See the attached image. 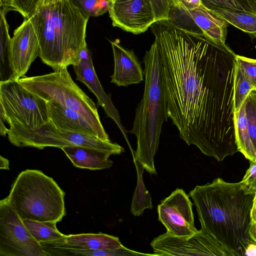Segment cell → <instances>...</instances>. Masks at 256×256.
I'll return each mask as SVG.
<instances>
[{"mask_svg":"<svg viewBox=\"0 0 256 256\" xmlns=\"http://www.w3.org/2000/svg\"><path fill=\"white\" fill-rule=\"evenodd\" d=\"M234 121L236 140L238 152L249 161H252V152L248 130L246 101L240 108L235 112Z\"/></svg>","mask_w":256,"mask_h":256,"instance_id":"603a6c76","label":"cell"},{"mask_svg":"<svg viewBox=\"0 0 256 256\" xmlns=\"http://www.w3.org/2000/svg\"><path fill=\"white\" fill-rule=\"evenodd\" d=\"M110 42L114 59L111 82L118 86H127L143 81L144 70L134 52L122 47L118 39Z\"/></svg>","mask_w":256,"mask_h":256,"instance_id":"9a60e30c","label":"cell"},{"mask_svg":"<svg viewBox=\"0 0 256 256\" xmlns=\"http://www.w3.org/2000/svg\"><path fill=\"white\" fill-rule=\"evenodd\" d=\"M8 137L10 142L18 147L30 146L38 149L46 147L62 148L78 146L111 152L114 154L124 152V148L116 143L98 137L76 132L61 130L49 120L36 131L18 127H9Z\"/></svg>","mask_w":256,"mask_h":256,"instance_id":"ba28073f","label":"cell"},{"mask_svg":"<svg viewBox=\"0 0 256 256\" xmlns=\"http://www.w3.org/2000/svg\"></svg>","mask_w":256,"mask_h":256,"instance_id":"74e56055","label":"cell"},{"mask_svg":"<svg viewBox=\"0 0 256 256\" xmlns=\"http://www.w3.org/2000/svg\"><path fill=\"white\" fill-rule=\"evenodd\" d=\"M86 17L101 16L108 12L112 0H70Z\"/></svg>","mask_w":256,"mask_h":256,"instance_id":"83f0119b","label":"cell"},{"mask_svg":"<svg viewBox=\"0 0 256 256\" xmlns=\"http://www.w3.org/2000/svg\"><path fill=\"white\" fill-rule=\"evenodd\" d=\"M0 111L9 127L31 131L40 129L50 120L47 102L17 80L0 82Z\"/></svg>","mask_w":256,"mask_h":256,"instance_id":"52a82bcc","label":"cell"},{"mask_svg":"<svg viewBox=\"0 0 256 256\" xmlns=\"http://www.w3.org/2000/svg\"><path fill=\"white\" fill-rule=\"evenodd\" d=\"M76 80L84 84L96 97L98 104L103 108L106 116L112 118L122 132L128 144L126 130L122 126L118 110L113 104L110 95L104 92L94 70L92 54L87 45L80 51L73 65Z\"/></svg>","mask_w":256,"mask_h":256,"instance_id":"4fadbf2b","label":"cell"},{"mask_svg":"<svg viewBox=\"0 0 256 256\" xmlns=\"http://www.w3.org/2000/svg\"><path fill=\"white\" fill-rule=\"evenodd\" d=\"M39 243L43 250L48 248L115 250L124 246L117 236L103 233L65 235L60 239Z\"/></svg>","mask_w":256,"mask_h":256,"instance_id":"2e32d148","label":"cell"},{"mask_svg":"<svg viewBox=\"0 0 256 256\" xmlns=\"http://www.w3.org/2000/svg\"><path fill=\"white\" fill-rule=\"evenodd\" d=\"M61 150L78 168L102 170L110 168L113 164L109 158L114 154L110 151L78 146H64Z\"/></svg>","mask_w":256,"mask_h":256,"instance_id":"d6986e66","label":"cell"},{"mask_svg":"<svg viewBox=\"0 0 256 256\" xmlns=\"http://www.w3.org/2000/svg\"><path fill=\"white\" fill-rule=\"evenodd\" d=\"M0 168L1 169H9V162L8 160L4 158L2 156H0Z\"/></svg>","mask_w":256,"mask_h":256,"instance_id":"d590c367","label":"cell"},{"mask_svg":"<svg viewBox=\"0 0 256 256\" xmlns=\"http://www.w3.org/2000/svg\"><path fill=\"white\" fill-rule=\"evenodd\" d=\"M10 55L14 78L24 76L32 62L40 56V45L33 25L25 20L14 32L10 42Z\"/></svg>","mask_w":256,"mask_h":256,"instance_id":"5bb4252c","label":"cell"},{"mask_svg":"<svg viewBox=\"0 0 256 256\" xmlns=\"http://www.w3.org/2000/svg\"><path fill=\"white\" fill-rule=\"evenodd\" d=\"M0 256H47L7 197L0 201Z\"/></svg>","mask_w":256,"mask_h":256,"instance_id":"9c48e42d","label":"cell"},{"mask_svg":"<svg viewBox=\"0 0 256 256\" xmlns=\"http://www.w3.org/2000/svg\"><path fill=\"white\" fill-rule=\"evenodd\" d=\"M47 104L50 120L58 128L110 141L108 134L101 132L78 112L56 102H47Z\"/></svg>","mask_w":256,"mask_h":256,"instance_id":"e0dca14e","label":"cell"},{"mask_svg":"<svg viewBox=\"0 0 256 256\" xmlns=\"http://www.w3.org/2000/svg\"><path fill=\"white\" fill-rule=\"evenodd\" d=\"M64 195L52 178L26 170L18 176L7 198L22 220L58 222L66 215Z\"/></svg>","mask_w":256,"mask_h":256,"instance_id":"5b68a950","label":"cell"},{"mask_svg":"<svg viewBox=\"0 0 256 256\" xmlns=\"http://www.w3.org/2000/svg\"><path fill=\"white\" fill-rule=\"evenodd\" d=\"M137 173V183L132 198L130 212L134 216H140L146 209L153 208L151 194L146 189L142 174L144 170L143 166L137 161H134Z\"/></svg>","mask_w":256,"mask_h":256,"instance_id":"7402d4cb","label":"cell"},{"mask_svg":"<svg viewBox=\"0 0 256 256\" xmlns=\"http://www.w3.org/2000/svg\"><path fill=\"white\" fill-rule=\"evenodd\" d=\"M192 206L188 195L177 188L158 205V220L171 235L192 236L198 230L194 226Z\"/></svg>","mask_w":256,"mask_h":256,"instance_id":"8fae6325","label":"cell"},{"mask_svg":"<svg viewBox=\"0 0 256 256\" xmlns=\"http://www.w3.org/2000/svg\"><path fill=\"white\" fill-rule=\"evenodd\" d=\"M144 92L136 109L130 133L137 140L134 161L138 162L148 172L156 174L154 164L164 122L168 114L162 82L158 49L154 42L144 57Z\"/></svg>","mask_w":256,"mask_h":256,"instance_id":"277c9868","label":"cell"},{"mask_svg":"<svg viewBox=\"0 0 256 256\" xmlns=\"http://www.w3.org/2000/svg\"><path fill=\"white\" fill-rule=\"evenodd\" d=\"M209 10L216 8L256 14V0H201Z\"/></svg>","mask_w":256,"mask_h":256,"instance_id":"484cf974","label":"cell"},{"mask_svg":"<svg viewBox=\"0 0 256 256\" xmlns=\"http://www.w3.org/2000/svg\"><path fill=\"white\" fill-rule=\"evenodd\" d=\"M151 26L159 53L168 116L180 138L219 162L238 152L236 54L201 32L168 20L157 21Z\"/></svg>","mask_w":256,"mask_h":256,"instance_id":"6da1fadb","label":"cell"},{"mask_svg":"<svg viewBox=\"0 0 256 256\" xmlns=\"http://www.w3.org/2000/svg\"><path fill=\"white\" fill-rule=\"evenodd\" d=\"M44 1V0H13V8L26 19H30L36 13Z\"/></svg>","mask_w":256,"mask_h":256,"instance_id":"f1b7e54d","label":"cell"},{"mask_svg":"<svg viewBox=\"0 0 256 256\" xmlns=\"http://www.w3.org/2000/svg\"><path fill=\"white\" fill-rule=\"evenodd\" d=\"M179 9L194 22L197 28L206 38L217 44L222 46L226 45V39L228 23L225 20L216 16L202 4L193 9Z\"/></svg>","mask_w":256,"mask_h":256,"instance_id":"ac0fdd59","label":"cell"},{"mask_svg":"<svg viewBox=\"0 0 256 256\" xmlns=\"http://www.w3.org/2000/svg\"><path fill=\"white\" fill-rule=\"evenodd\" d=\"M236 60L244 68L246 74L256 90V59L236 54Z\"/></svg>","mask_w":256,"mask_h":256,"instance_id":"1f68e13d","label":"cell"},{"mask_svg":"<svg viewBox=\"0 0 256 256\" xmlns=\"http://www.w3.org/2000/svg\"><path fill=\"white\" fill-rule=\"evenodd\" d=\"M250 232L252 238L256 243V193L254 194L251 210V222Z\"/></svg>","mask_w":256,"mask_h":256,"instance_id":"d6a6232c","label":"cell"},{"mask_svg":"<svg viewBox=\"0 0 256 256\" xmlns=\"http://www.w3.org/2000/svg\"><path fill=\"white\" fill-rule=\"evenodd\" d=\"M250 162V166L240 183L245 193H256V162Z\"/></svg>","mask_w":256,"mask_h":256,"instance_id":"f546056e","label":"cell"},{"mask_svg":"<svg viewBox=\"0 0 256 256\" xmlns=\"http://www.w3.org/2000/svg\"><path fill=\"white\" fill-rule=\"evenodd\" d=\"M18 80L46 102H56L78 112L101 132L108 134L95 104L74 82L67 68L42 76H24Z\"/></svg>","mask_w":256,"mask_h":256,"instance_id":"8992f818","label":"cell"},{"mask_svg":"<svg viewBox=\"0 0 256 256\" xmlns=\"http://www.w3.org/2000/svg\"><path fill=\"white\" fill-rule=\"evenodd\" d=\"M0 13L6 14L10 10H14L13 0H0Z\"/></svg>","mask_w":256,"mask_h":256,"instance_id":"836d02e7","label":"cell"},{"mask_svg":"<svg viewBox=\"0 0 256 256\" xmlns=\"http://www.w3.org/2000/svg\"><path fill=\"white\" fill-rule=\"evenodd\" d=\"M88 18L70 0H44L31 21L40 45V58L54 70L76 62L86 46Z\"/></svg>","mask_w":256,"mask_h":256,"instance_id":"3957f363","label":"cell"},{"mask_svg":"<svg viewBox=\"0 0 256 256\" xmlns=\"http://www.w3.org/2000/svg\"><path fill=\"white\" fill-rule=\"evenodd\" d=\"M156 21L168 20L172 8L170 0H150Z\"/></svg>","mask_w":256,"mask_h":256,"instance_id":"4dcf8cb0","label":"cell"},{"mask_svg":"<svg viewBox=\"0 0 256 256\" xmlns=\"http://www.w3.org/2000/svg\"><path fill=\"white\" fill-rule=\"evenodd\" d=\"M108 12L114 26L136 34L156 22L150 0H112Z\"/></svg>","mask_w":256,"mask_h":256,"instance_id":"7c38bea8","label":"cell"},{"mask_svg":"<svg viewBox=\"0 0 256 256\" xmlns=\"http://www.w3.org/2000/svg\"><path fill=\"white\" fill-rule=\"evenodd\" d=\"M194 202L201 229L230 250L234 256L256 249L250 228L254 194L245 193L240 182L218 178L196 186L188 193Z\"/></svg>","mask_w":256,"mask_h":256,"instance_id":"7a4b0ae2","label":"cell"},{"mask_svg":"<svg viewBox=\"0 0 256 256\" xmlns=\"http://www.w3.org/2000/svg\"><path fill=\"white\" fill-rule=\"evenodd\" d=\"M216 16L256 38V14L216 8L210 10Z\"/></svg>","mask_w":256,"mask_h":256,"instance_id":"ffe728a7","label":"cell"},{"mask_svg":"<svg viewBox=\"0 0 256 256\" xmlns=\"http://www.w3.org/2000/svg\"><path fill=\"white\" fill-rule=\"evenodd\" d=\"M6 122L4 116L2 112L0 111V134L2 136H6L8 134L9 128H8L5 125Z\"/></svg>","mask_w":256,"mask_h":256,"instance_id":"e575fe53","label":"cell"},{"mask_svg":"<svg viewBox=\"0 0 256 256\" xmlns=\"http://www.w3.org/2000/svg\"><path fill=\"white\" fill-rule=\"evenodd\" d=\"M248 130L251 142L252 162H256V92L252 91L246 100Z\"/></svg>","mask_w":256,"mask_h":256,"instance_id":"4316f807","label":"cell"},{"mask_svg":"<svg viewBox=\"0 0 256 256\" xmlns=\"http://www.w3.org/2000/svg\"><path fill=\"white\" fill-rule=\"evenodd\" d=\"M172 6H176L177 3V0H170Z\"/></svg>","mask_w":256,"mask_h":256,"instance_id":"8d00e7d4","label":"cell"},{"mask_svg":"<svg viewBox=\"0 0 256 256\" xmlns=\"http://www.w3.org/2000/svg\"><path fill=\"white\" fill-rule=\"evenodd\" d=\"M6 14L0 13V82L14 78V70L10 55L11 39Z\"/></svg>","mask_w":256,"mask_h":256,"instance_id":"44dd1931","label":"cell"},{"mask_svg":"<svg viewBox=\"0 0 256 256\" xmlns=\"http://www.w3.org/2000/svg\"><path fill=\"white\" fill-rule=\"evenodd\" d=\"M150 244L156 256H234L202 229L188 236H176L166 232L154 238Z\"/></svg>","mask_w":256,"mask_h":256,"instance_id":"30bf717a","label":"cell"},{"mask_svg":"<svg viewBox=\"0 0 256 256\" xmlns=\"http://www.w3.org/2000/svg\"><path fill=\"white\" fill-rule=\"evenodd\" d=\"M255 88L244 68L236 59L234 79V102L235 112L246 101L250 92Z\"/></svg>","mask_w":256,"mask_h":256,"instance_id":"d4e9b609","label":"cell"},{"mask_svg":"<svg viewBox=\"0 0 256 256\" xmlns=\"http://www.w3.org/2000/svg\"><path fill=\"white\" fill-rule=\"evenodd\" d=\"M22 222L32 237L38 242H46L62 238L64 236L56 228L57 222H38L24 220Z\"/></svg>","mask_w":256,"mask_h":256,"instance_id":"cb8c5ba5","label":"cell"}]
</instances>
